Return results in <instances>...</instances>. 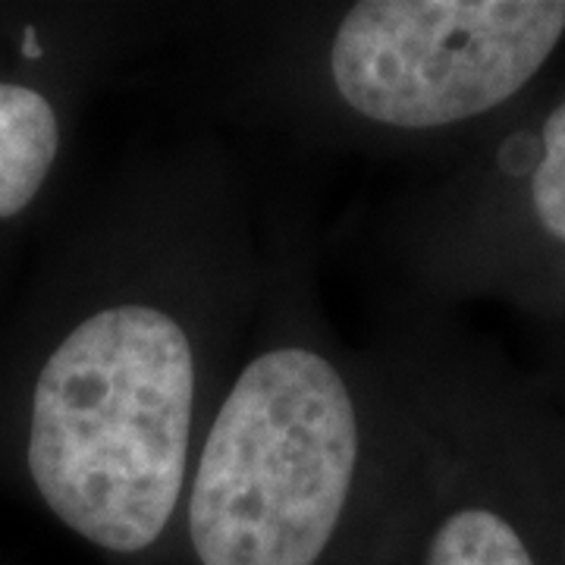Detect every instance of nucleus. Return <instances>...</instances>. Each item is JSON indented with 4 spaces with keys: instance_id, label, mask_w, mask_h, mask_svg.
I'll use <instances>...</instances> for the list:
<instances>
[{
    "instance_id": "nucleus-1",
    "label": "nucleus",
    "mask_w": 565,
    "mask_h": 565,
    "mask_svg": "<svg viewBox=\"0 0 565 565\" xmlns=\"http://www.w3.org/2000/svg\"><path fill=\"white\" fill-rule=\"evenodd\" d=\"M270 264V195L217 129L132 151L0 340V484L107 565H161Z\"/></svg>"
},
{
    "instance_id": "nucleus-2",
    "label": "nucleus",
    "mask_w": 565,
    "mask_h": 565,
    "mask_svg": "<svg viewBox=\"0 0 565 565\" xmlns=\"http://www.w3.org/2000/svg\"><path fill=\"white\" fill-rule=\"evenodd\" d=\"M182 92L305 151L434 173L565 61V0L185 3Z\"/></svg>"
},
{
    "instance_id": "nucleus-3",
    "label": "nucleus",
    "mask_w": 565,
    "mask_h": 565,
    "mask_svg": "<svg viewBox=\"0 0 565 565\" xmlns=\"http://www.w3.org/2000/svg\"><path fill=\"white\" fill-rule=\"evenodd\" d=\"M270 252L161 565H381L399 459L393 386L323 308L305 195L270 192Z\"/></svg>"
},
{
    "instance_id": "nucleus-4",
    "label": "nucleus",
    "mask_w": 565,
    "mask_h": 565,
    "mask_svg": "<svg viewBox=\"0 0 565 565\" xmlns=\"http://www.w3.org/2000/svg\"><path fill=\"white\" fill-rule=\"evenodd\" d=\"M364 343L399 424L381 565H565V415L527 364L396 289Z\"/></svg>"
},
{
    "instance_id": "nucleus-5",
    "label": "nucleus",
    "mask_w": 565,
    "mask_h": 565,
    "mask_svg": "<svg viewBox=\"0 0 565 565\" xmlns=\"http://www.w3.org/2000/svg\"><path fill=\"white\" fill-rule=\"evenodd\" d=\"M371 239L412 299L565 321V61L478 148L381 204Z\"/></svg>"
},
{
    "instance_id": "nucleus-6",
    "label": "nucleus",
    "mask_w": 565,
    "mask_h": 565,
    "mask_svg": "<svg viewBox=\"0 0 565 565\" xmlns=\"http://www.w3.org/2000/svg\"><path fill=\"white\" fill-rule=\"evenodd\" d=\"M182 17L185 3L0 7V264L57 202L88 102Z\"/></svg>"
},
{
    "instance_id": "nucleus-7",
    "label": "nucleus",
    "mask_w": 565,
    "mask_h": 565,
    "mask_svg": "<svg viewBox=\"0 0 565 565\" xmlns=\"http://www.w3.org/2000/svg\"><path fill=\"white\" fill-rule=\"evenodd\" d=\"M527 371L550 393L565 415V321L531 323V362Z\"/></svg>"
}]
</instances>
